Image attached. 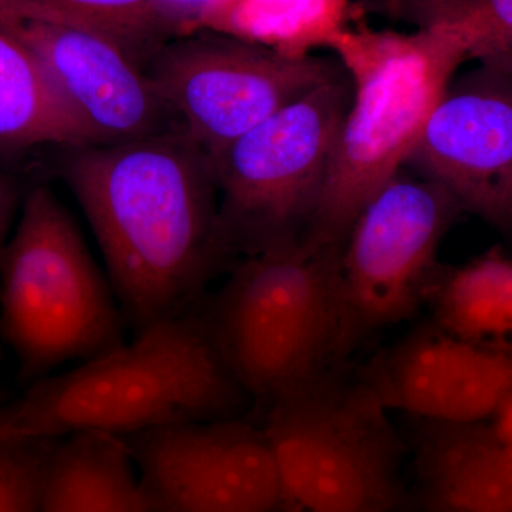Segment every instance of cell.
<instances>
[{
  "mask_svg": "<svg viewBox=\"0 0 512 512\" xmlns=\"http://www.w3.org/2000/svg\"><path fill=\"white\" fill-rule=\"evenodd\" d=\"M339 249L302 241L248 256L208 316L222 360L264 412L348 357Z\"/></svg>",
  "mask_w": 512,
  "mask_h": 512,
  "instance_id": "obj_4",
  "label": "cell"
},
{
  "mask_svg": "<svg viewBox=\"0 0 512 512\" xmlns=\"http://www.w3.org/2000/svg\"><path fill=\"white\" fill-rule=\"evenodd\" d=\"M35 22L103 37L146 67L185 36L181 0H0V23Z\"/></svg>",
  "mask_w": 512,
  "mask_h": 512,
  "instance_id": "obj_17",
  "label": "cell"
},
{
  "mask_svg": "<svg viewBox=\"0 0 512 512\" xmlns=\"http://www.w3.org/2000/svg\"><path fill=\"white\" fill-rule=\"evenodd\" d=\"M404 167L461 211L512 225V76L480 67L453 79Z\"/></svg>",
  "mask_w": 512,
  "mask_h": 512,
  "instance_id": "obj_11",
  "label": "cell"
},
{
  "mask_svg": "<svg viewBox=\"0 0 512 512\" xmlns=\"http://www.w3.org/2000/svg\"><path fill=\"white\" fill-rule=\"evenodd\" d=\"M350 99L339 74L210 156L231 251L262 255L305 239Z\"/></svg>",
  "mask_w": 512,
  "mask_h": 512,
  "instance_id": "obj_7",
  "label": "cell"
},
{
  "mask_svg": "<svg viewBox=\"0 0 512 512\" xmlns=\"http://www.w3.org/2000/svg\"><path fill=\"white\" fill-rule=\"evenodd\" d=\"M348 74L352 99L305 241L340 247L367 201L402 171L430 114L467 62L439 28L412 33L357 20L329 47Z\"/></svg>",
  "mask_w": 512,
  "mask_h": 512,
  "instance_id": "obj_3",
  "label": "cell"
},
{
  "mask_svg": "<svg viewBox=\"0 0 512 512\" xmlns=\"http://www.w3.org/2000/svg\"><path fill=\"white\" fill-rule=\"evenodd\" d=\"M144 70L208 156L340 74L319 57L292 59L214 33L165 43Z\"/></svg>",
  "mask_w": 512,
  "mask_h": 512,
  "instance_id": "obj_9",
  "label": "cell"
},
{
  "mask_svg": "<svg viewBox=\"0 0 512 512\" xmlns=\"http://www.w3.org/2000/svg\"><path fill=\"white\" fill-rule=\"evenodd\" d=\"M375 6L417 28L446 30L456 37L467 60L512 76V0H407Z\"/></svg>",
  "mask_w": 512,
  "mask_h": 512,
  "instance_id": "obj_20",
  "label": "cell"
},
{
  "mask_svg": "<svg viewBox=\"0 0 512 512\" xmlns=\"http://www.w3.org/2000/svg\"><path fill=\"white\" fill-rule=\"evenodd\" d=\"M0 272V330L23 375L42 376L123 343L110 286L50 188L26 195Z\"/></svg>",
  "mask_w": 512,
  "mask_h": 512,
  "instance_id": "obj_5",
  "label": "cell"
},
{
  "mask_svg": "<svg viewBox=\"0 0 512 512\" xmlns=\"http://www.w3.org/2000/svg\"><path fill=\"white\" fill-rule=\"evenodd\" d=\"M282 512H394L402 444L389 412L339 370L265 410Z\"/></svg>",
  "mask_w": 512,
  "mask_h": 512,
  "instance_id": "obj_6",
  "label": "cell"
},
{
  "mask_svg": "<svg viewBox=\"0 0 512 512\" xmlns=\"http://www.w3.org/2000/svg\"><path fill=\"white\" fill-rule=\"evenodd\" d=\"M249 404L222 360L208 316L188 309L0 407V441L84 433L120 439L174 424L241 419Z\"/></svg>",
  "mask_w": 512,
  "mask_h": 512,
  "instance_id": "obj_2",
  "label": "cell"
},
{
  "mask_svg": "<svg viewBox=\"0 0 512 512\" xmlns=\"http://www.w3.org/2000/svg\"><path fill=\"white\" fill-rule=\"evenodd\" d=\"M419 423L414 464L426 512H512V444L488 421Z\"/></svg>",
  "mask_w": 512,
  "mask_h": 512,
  "instance_id": "obj_14",
  "label": "cell"
},
{
  "mask_svg": "<svg viewBox=\"0 0 512 512\" xmlns=\"http://www.w3.org/2000/svg\"><path fill=\"white\" fill-rule=\"evenodd\" d=\"M39 512H153L127 444L84 433L57 441Z\"/></svg>",
  "mask_w": 512,
  "mask_h": 512,
  "instance_id": "obj_16",
  "label": "cell"
},
{
  "mask_svg": "<svg viewBox=\"0 0 512 512\" xmlns=\"http://www.w3.org/2000/svg\"><path fill=\"white\" fill-rule=\"evenodd\" d=\"M45 144L92 147L45 66L0 29V151L15 153Z\"/></svg>",
  "mask_w": 512,
  "mask_h": 512,
  "instance_id": "obj_19",
  "label": "cell"
},
{
  "mask_svg": "<svg viewBox=\"0 0 512 512\" xmlns=\"http://www.w3.org/2000/svg\"><path fill=\"white\" fill-rule=\"evenodd\" d=\"M460 211L439 185L403 170L366 202L339 249L346 356L427 303L441 241Z\"/></svg>",
  "mask_w": 512,
  "mask_h": 512,
  "instance_id": "obj_8",
  "label": "cell"
},
{
  "mask_svg": "<svg viewBox=\"0 0 512 512\" xmlns=\"http://www.w3.org/2000/svg\"><path fill=\"white\" fill-rule=\"evenodd\" d=\"M359 380L387 412L423 423H487L512 396V357L430 323L376 356Z\"/></svg>",
  "mask_w": 512,
  "mask_h": 512,
  "instance_id": "obj_13",
  "label": "cell"
},
{
  "mask_svg": "<svg viewBox=\"0 0 512 512\" xmlns=\"http://www.w3.org/2000/svg\"><path fill=\"white\" fill-rule=\"evenodd\" d=\"M19 198L20 188L15 178L0 173V254L5 248L6 234L18 208Z\"/></svg>",
  "mask_w": 512,
  "mask_h": 512,
  "instance_id": "obj_22",
  "label": "cell"
},
{
  "mask_svg": "<svg viewBox=\"0 0 512 512\" xmlns=\"http://www.w3.org/2000/svg\"><path fill=\"white\" fill-rule=\"evenodd\" d=\"M363 13L346 0H198L197 29L305 59L332 46Z\"/></svg>",
  "mask_w": 512,
  "mask_h": 512,
  "instance_id": "obj_15",
  "label": "cell"
},
{
  "mask_svg": "<svg viewBox=\"0 0 512 512\" xmlns=\"http://www.w3.org/2000/svg\"><path fill=\"white\" fill-rule=\"evenodd\" d=\"M57 440L0 441V512H39Z\"/></svg>",
  "mask_w": 512,
  "mask_h": 512,
  "instance_id": "obj_21",
  "label": "cell"
},
{
  "mask_svg": "<svg viewBox=\"0 0 512 512\" xmlns=\"http://www.w3.org/2000/svg\"><path fill=\"white\" fill-rule=\"evenodd\" d=\"M427 303L448 335L512 357V255L503 248L440 269Z\"/></svg>",
  "mask_w": 512,
  "mask_h": 512,
  "instance_id": "obj_18",
  "label": "cell"
},
{
  "mask_svg": "<svg viewBox=\"0 0 512 512\" xmlns=\"http://www.w3.org/2000/svg\"><path fill=\"white\" fill-rule=\"evenodd\" d=\"M501 439L512 444V396L505 400L493 419L488 421Z\"/></svg>",
  "mask_w": 512,
  "mask_h": 512,
  "instance_id": "obj_23",
  "label": "cell"
},
{
  "mask_svg": "<svg viewBox=\"0 0 512 512\" xmlns=\"http://www.w3.org/2000/svg\"><path fill=\"white\" fill-rule=\"evenodd\" d=\"M128 439L153 512H282L262 426L242 419L198 421Z\"/></svg>",
  "mask_w": 512,
  "mask_h": 512,
  "instance_id": "obj_10",
  "label": "cell"
},
{
  "mask_svg": "<svg viewBox=\"0 0 512 512\" xmlns=\"http://www.w3.org/2000/svg\"><path fill=\"white\" fill-rule=\"evenodd\" d=\"M62 177L137 333L191 309L232 252L210 156L183 126L120 146L66 148Z\"/></svg>",
  "mask_w": 512,
  "mask_h": 512,
  "instance_id": "obj_1",
  "label": "cell"
},
{
  "mask_svg": "<svg viewBox=\"0 0 512 512\" xmlns=\"http://www.w3.org/2000/svg\"><path fill=\"white\" fill-rule=\"evenodd\" d=\"M45 66L92 141L120 146L183 126L146 70L92 33L35 22L0 23Z\"/></svg>",
  "mask_w": 512,
  "mask_h": 512,
  "instance_id": "obj_12",
  "label": "cell"
}]
</instances>
